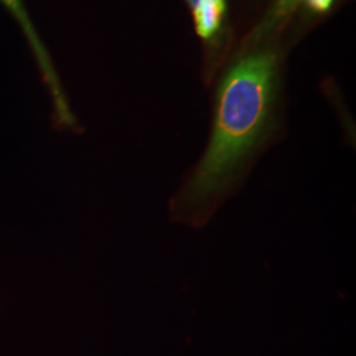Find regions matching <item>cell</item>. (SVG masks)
I'll list each match as a JSON object with an SVG mask.
<instances>
[{
  "label": "cell",
  "mask_w": 356,
  "mask_h": 356,
  "mask_svg": "<svg viewBox=\"0 0 356 356\" xmlns=\"http://www.w3.org/2000/svg\"><path fill=\"white\" fill-rule=\"evenodd\" d=\"M282 51L276 41L236 49L218 78L211 132L170 201V218L202 227L238 193L282 127Z\"/></svg>",
  "instance_id": "1"
},
{
  "label": "cell",
  "mask_w": 356,
  "mask_h": 356,
  "mask_svg": "<svg viewBox=\"0 0 356 356\" xmlns=\"http://www.w3.org/2000/svg\"><path fill=\"white\" fill-rule=\"evenodd\" d=\"M338 1H339V0H338Z\"/></svg>",
  "instance_id": "5"
},
{
  "label": "cell",
  "mask_w": 356,
  "mask_h": 356,
  "mask_svg": "<svg viewBox=\"0 0 356 356\" xmlns=\"http://www.w3.org/2000/svg\"><path fill=\"white\" fill-rule=\"evenodd\" d=\"M0 3L13 15V19L17 22V24L22 28L26 41L29 42V45L32 48L33 56L38 61V67H40V70L44 76V81H45L49 91H51L57 123L63 127L74 129V128H76V116L73 114V111L69 106V102L66 99L61 81L57 76V72L53 66L48 51L45 49L42 41L38 38V32L32 24L31 17L26 13L23 1L22 0H0Z\"/></svg>",
  "instance_id": "3"
},
{
  "label": "cell",
  "mask_w": 356,
  "mask_h": 356,
  "mask_svg": "<svg viewBox=\"0 0 356 356\" xmlns=\"http://www.w3.org/2000/svg\"><path fill=\"white\" fill-rule=\"evenodd\" d=\"M202 42L204 76L210 81L225 63L231 45L229 0H184Z\"/></svg>",
  "instance_id": "2"
},
{
  "label": "cell",
  "mask_w": 356,
  "mask_h": 356,
  "mask_svg": "<svg viewBox=\"0 0 356 356\" xmlns=\"http://www.w3.org/2000/svg\"><path fill=\"white\" fill-rule=\"evenodd\" d=\"M302 1L304 0H273L259 22L243 38L238 49H247L276 41L282 29L288 26L293 16L297 13Z\"/></svg>",
  "instance_id": "4"
}]
</instances>
